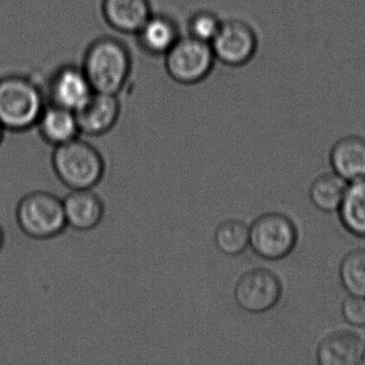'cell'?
I'll list each match as a JSON object with an SVG mask.
<instances>
[{"mask_svg":"<svg viewBox=\"0 0 365 365\" xmlns=\"http://www.w3.org/2000/svg\"><path fill=\"white\" fill-rule=\"evenodd\" d=\"M132 66L129 48L117 38L102 36L87 46L81 67L95 91L119 95L129 82Z\"/></svg>","mask_w":365,"mask_h":365,"instance_id":"cell-1","label":"cell"},{"mask_svg":"<svg viewBox=\"0 0 365 365\" xmlns=\"http://www.w3.org/2000/svg\"><path fill=\"white\" fill-rule=\"evenodd\" d=\"M46 104L43 87L31 76L0 78V125L7 131L25 132L36 127Z\"/></svg>","mask_w":365,"mask_h":365,"instance_id":"cell-2","label":"cell"},{"mask_svg":"<svg viewBox=\"0 0 365 365\" xmlns=\"http://www.w3.org/2000/svg\"><path fill=\"white\" fill-rule=\"evenodd\" d=\"M52 168L61 183L70 190L93 189L106 175L102 153L80 138L54 147Z\"/></svg>","mask_w":365,"mask_h":365,"instance_id":"cell-3","label":"cell"},{"mask_svg":"<svg viewBox=\"0 0 365 365\" xmlns=\"http://www.w3.org/2000/svg\"><path fill=\"white\" fill-rule=\"evenodd\" d=\"M16 219L20 230L36 240L55 238L68 227L63 200L42 190L21 198L16 205Z\"/></svg>","mask_w":365,"mask_h":365,"instance_id":"cell-4","label":"cell"},{"mask_svg":"<svg viewBox=\"0 0 365 365\" xmlns=\"http://www.w3.org/2000/svg\"><path fill=\"white\" fill-rule=\"evenodd\" d=\"M217 59L211 44L187 36L176 42L164 56L166 73L178 84L192 86L204 82Z\"/></svg>","mask_w":365,"mask_h":365,"instance_id":"cell-5","label":"cell"},{"mask_svg":"<svg viewBox=\"0 0 365 365\" xmlns=\"http://www.w3.org/2000/svg\"><path fill=\"white\" fill-rule=\"evenodd\" d=\"M298 241V230L283 213L268 212L258 217L250 227V247L266 260L287 257Z\"/></svg>","mask_w":365,"mask_h":365,"instance_id":"cell-6","label":"cell"},{"mask_svg":"<svg viewBox=\"0 0 365 365\" xmlns=\"http://www.w3.org/2000/svg\"><path fill=\"white\" fill-rule=\"evenodd\" d=\"M210 44L217 61L227 67L239 68L253 61L259 40L250 23L240 19H230L223 21Z\"/></svg>","mask_w":365,"mask_h":365,"instance_id":"cell-7","label":"cell"},{"mask_svg":"<svg viewBox=\"0 0 365 365\" xmlns=\"http://www.w3.org/2000/svg\"><path fill=\"white\" fill-rule=\"evenodd\" d=\"M283 286L273 271L252 269L243 273L234 289L235 301L243 311L262 314L272 309L282 298Z\"/></svg>","mask_w":365,"mask_h":365,"instance_id":"cell-8","label":"cell"},{"mask_svg":"<svg viewBox=\"0 0 365 365\" xmlns=\"http://www.w3.org/2000/svg\"><path fill=\"white\" fill-rule=\"evenodd\" d=\"M48 103L78 112L87 103L95 89L81 66L63 65L48 76L46 88Z\"/></svg>","mask_w":365,"mask_h":365,"instance_id":"cell-9","label":"cell"},{"mask_svg":"<svg viewBox=\"0 0 365 365\" xmlns=\"http://www.w3.org/2000/svg\"><path fill=\"white\" fill-rule=\"evenodd\" d=\"M81 134L101 136L114 129L121 115L118 95L97 93L76 113Z\"/></svg>","mask_w":365,"mask_h":365,"instance_id":"cell-10","label":"cell"},{"mask_svg":"<svg viewBox=\"0 0 365 365\" xmlns=\"http://www.w3.org/2000/svg\"><path fill=\"white\" fill-rule=\"evenodd\" d=\"M63 202L67 225L73 230L89 232L103 221L106 206L93 189L71 190Z\"/></svg>","mask_w":365,"mask_h":365,"instance_id":"cell-11","label":"cell"},{"mask_svg":"<svg viewBox=\"0 0 365 365\" xmlns=\"http://www.w3.org/2000/svg\"><path fill=\"white\" fill-rule=\"evenodd\" d=\"M101 12L110 29L134 36L153 14L150 0H102Z\"/></svg>","mask_w":365,"mask_h":365,"instance_id":"cell-12","label":"cell"},{"mask_svg":"<svg viewBox=\"0 0 365 365\" xmlns=\"http://www.w3.org/2000/svg\"><path fill=\"white\" fill-rule=\"evenodd\" d=\"M365 341L352 331L339 330L324 337L317 347L320 365H361Z\"/></svg>","mask_w":365,"mask_h":365,"instance_id":"cell-13","label":"cell"},{"mask_svg":"<svg viewBox=\"0 0 365 365\" xmlns=\"http://www.w3.org/2000/svg\"><path fill=\"white\" fill-rule=\"evenodd\" d=\"M136 43L149 56L164 57L181 38L180 29L172 16L155 14L136 33Z\"/></svg>","mask_w":365,"mask_h":365,"instance_id":"cell-14","label":"cell"},{"mask_svg":"<svg viewBox=\"0 0 365 365\" xmlns=\"http://www.w3.org/2000/svg\"><path fill=\"white\" fill-rule=\"evenodd\" d=\"M335 174L348 183L365 179V138L347 135L339 138L330 151Z\"/></svg>","mask_w":365,"mask_h":365,"instance_id":"cell-15","label":"cell"},{"mask_svg":"<svg viewBox=\"0 0 365 365\" xmlns=\"http://www.w3.org/2000/svg\"><path fill=\"white\" fill-rule=\"evenodd\" d=\"M36 127L42 140L54 147L80 138L76 112L55 104H46Z\"/></svg>","mask_w":365,"mask_h":365,"instance_id":"cell-16","label":"cell"},{"mask_svg":"<svg viewBox=\"0 0 365 365\" xmlns=\"http://www.w3.org/2000/svg\"><path fill=\"white\" fill-rule=\"evenodd\" d=\"M339 215L341 225L349 234L365 238V179L348 183Z\"/></svg>","mask_w":365,"mask_h":365,"instance_id":"cell-17","label":"cell"},{"mask_svg":"<svg viewBox=\"0 0 365 365\" xmlns=\"http://www.w3.org/2000/svg\"><path fill=\"white\" fill-rule=\"evenodd\" d=\"M347 187V181L335 173L322 175L309 187V200L318 210L324 213L335 212L343 202Z\"/></svg>","mask_w":365,"mask_h":365,"instance_id":"cell-18","label":"cell"},{"mask_svg":"<svg viewBox=\"0 0 365 365\" xmlns=\"http://www.w3.org/2000/svg\"><path fill=\"white\" fill-rule=\"evenodd\" d=\"M215 243L225 255H240L250 247V227L241 220H225L215 230Z\"/></svg>","mask_w":365,"mask_h":365,"instance_id":"cell-19","label":"cell"},{"mask_svg":"<svg viewBox=\"0 0 365 365\" xmlns=\"http://www.w3.org/2000/svg\"><path fill=\"white\" fill-rule=\"evenodd\" d=\"M339 279L348 294L365 297V250L348 252L339 264Z\"/></svg>","mask_w":365,"mask_h":365,"instance_id":"cell-20","label":"cell"},{"mask_svg":"<svg viewBox=\"0 0 365 365\" xmlns=\"http://www.w3.org/2000/svg\"><path fill=\"white\" fill-rule=\"evenodd\" d=\"M223 21L210 10L194 12L187 21V36L210 44L219 33Z\"/></svg>","mask_w":365,"mask_h":365,"instance_id":"cell-21","label":"cell"},{"mask_svg":"<svg viewBox=\"0 0 365 365\" xmlns=\"http://www.w3.org/2000/svg\"><path fill=\"white\" fill-rule=\"evenodd\" d=\"M341 315L354 327H365V297L348 294L341 303Z\"/></svg>","mask_w":365,"mask_h":365,"instance_id":"cell-22","label":"cell"},{"mask_svg":"<svg viewBox=\"0 0 365 365\" xmlns=\"http://www.w3.org/2000/svg\"><path fill=\"white\" fill-rule=\"evenodd\" d=\"M4 243H5V234H4L3 228L0 226V251L3 250Z\"/></svg>","mask_w":365,"mask_h":365,"instance_id":"cell-23","label":"cell"},{"mask_svg":"<svg viewBox=\"0 0 365 365\" xmlns=\"http://www.w3.org/2000/svg\"><path fill=\"white\" fill-rule=\"evenodd\" d=\"M6 130L4 129L3 125H0V145H1V142H3L4 133H5Z\"/></svg>","mask_w":365,"mask_h":365,"instance_id":"cell-24","label":"cell"},{"mask_svg":"<svg viewBox=\"0 0 365 365\" xmlns=\"http://www.w3.org/2000/svg\"><path fill=\"white\" fill-rule=\"evenodd\" d=\"M361 365H365V347L363 350L362 359H361Z\"/></svg>","mask_w":365,"mask_h":365,"instance_id":"cell-25","label":"cell"}]
</instances>
